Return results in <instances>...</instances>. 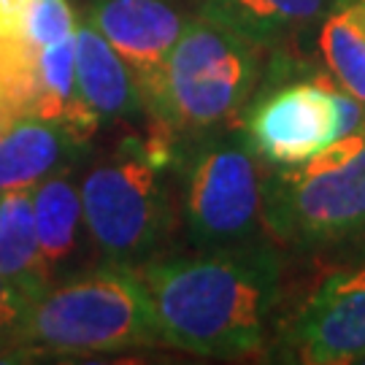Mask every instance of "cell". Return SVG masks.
<instances>
[{
    "instance_id": "52a82bcc",
    "label": "cell",
    "mask_w": 365,
    "mask_h": 365,
    "mask_svg": "<svg viewBox=\"0 0 365 365\" xmlns=\"http://www.w3.org/2000/svg\"><path fill=\"white\" fill-rule=\"evenodd\" d=\"M289 360L365 363V262L327 274L284 330Z\"/></svg>"
},
{
    "instance_id": "30bf717a",
    "label": "cell",
    "mask_w": 365,
    "mask_h": 365,
    "mask_svg": "<svg viewBox=\"0 0 365 365\" xmlns=\"http://www.w3.org/2000/svg\"><path fill=\"white\" fill-rule=\"evenodd\" d=\"M76 87L84 106L101 125L133 117L144 108V95L130 66L114 52V46L95 30L90 19L76 22Z\"/></svg>"
},
{
    "instance_id": "e0dca14e",
    "label": "cell",
    "mask_w": 365,
    "mask_h": 365,
    "mask_svg": "<svg viewBox=\"0 0 365 365\" xmlns=\"http://www.w3.org/2000/svg\"><path fill=\"white\" fill-rule=\"evenodd\" d=\"M19 360H27V354L14 336V327L0 330V363H19Z\"/></svg>"
},
{
    "instance_id": "4fadbf2b",
    "label": "cell",
    "mask_w": 365,
    "mask_h": 365,
    "mask_svg": "<svg viewBox=\"0 0 365 365\" xmlns=\"http://www.w3.org/2000/svg\"><path fill=\"white\" fill-rule=\"evenodd\" d=\"M33 220L38 235L41 265L49 279L52 268L76 252L78 230L84 225L81 211V190L63 173H54L49 179L33 187Z\"/></svg>"
},
{
    "instance_id": "277c9868",
    "label": "cell",
    "mask_w": 365,
    "mask_h": 365,
    "mask_svg": "<svg viewBox=\"0 0 365 365\" xmlns=\"http://www.w3.org/2000/svg\"><path fill=\"white\" fill-rule=\"evenodd\" d=\"M262 225L306 249L365 235V128L262 182Z\"/></svg>"
},
{
    "instance_id": "5bb4252c",
    "label": "cell",
    "mask_w": 365,
    "mask_h": 365,
    "mask_svg": "<svg viewBox=\"0 0 365 365\" xmlns=\"http://www.w3.org/2000/svg\"><path fill=\"white\" fill-rule=\"evenodd\" d=\"M0 274L38 295L46 289L38 235L33 220V190L0 192Z\"/></svg>"
},
{
    "instance_id": "2e32d148",
    "label": "cell",
    "mask_w": 365,
    "mask_h": 365,
    "mask_svg": "<svg viewBox=\"0 0 365 365\" xmlns=\"http://www.w3.org/2000/svg\"><path fill=\"white\" fill-rule=\"evenodd\" d=\"M33 298H36L33 292H27L22 284H16L0 274V330H9L16 325Z\"/></svg>"
},
{
    "instance_id": "9a60e30c",
    "label": "cell",
    "mask_w": 365,
    "mask_h": 365,
    "mask_svg": "<svg viewBox=\"0 0 365 365\" xmlns=\"http://www.w3.org/2000/svg\"><path fill=\"white\" fill-rule=\"evenodd\" d=\"M317 43L330 76L365 103V0H333Z\"/></svg>"
},
{
    "instance_id": "7c38bea8",
    "label": "cell",
    "mask_w": 365,
    "mask_h": 365,
    "mask_svg": "<svg viewBox=\"0 0 365 365\" xmlns=\"http://www.w3.org/2000/svg\"><path fill=\"white\" fill-rule=\"evenodd\" d=\"M325 9L327 0H209L206 14L257 46H276L314 25Z\"/></svg>"
},
{
    "instance_id": "8992f818",
    "label": "cell",
    "mask_w": 365,
    "mask_h": 365,
    "mask_svg": "<svg viewBox=\"0 0 365 365\" xmlns=\"http://www.w3.org/2000/svg\"><path fill=\"white\" fill-rule=\"evenodd\" d=\"M184 214L197 247L247 244L262 222V182L249 146L220 141L195 157Z\"/></svg>"
},
{
    "instance_id": "ba28073f",
    "label": "cell",
    "mask_w": 365,
    "mask_h": 365,
    "mask_svg": "<svg viewBox=\"0 0 365 365\" xmlns=\"http://www.w3.org/2000/svg\"><path fill=\"white\" fill-rule=\"evenodd\" d=\"M339 138L330 81H292L265 95L247 117V144L279 168L300 165Z\"/></svg>"
},
{
    "instance_id": "7a4b0ae2",
    "label": "cell",
    "mask_w": 365,
    "mask_h": 365,
    "mask_svg": "<svg viewBox=\"0 0 365 365\" xmlns=\"http://www.w3.org/2000/svg\"><path fill=\"white\" fill-rule=\"evenodd\" d=\"M27 360L36 354H114L160 346L163 336L144 276L111 265L46 287L14 325Z\"/></svg>"
},
{
    "instance_id": "ac0fdd59",
    "label": "cell",
    "mask_w": 365,
    "mask_h": 365,
    "mask_svg": "<svg viewBox=\"0 0 365 365\" xmlns=\"http://www.w3.org/2000/svg\"><path fill=\"white\" fill-rule=\"evenodd\" d=\"M3 128H6V122H3V119H0V133H3Z\"/></svg>"
},
{
    "instance_id": "6da1fadb",
    "label": "cell",
    "mask_w": 365,
    "mask_h": 365,
    "mask_svg": "<svg viewBox=\"0 0 365 365\" xmlns=\"http://www.w3.org/2000/svg\"><path fill=\"white\" fill-rule=\"evenodd\" d=\"M144 284L165 346L203 357L260 352L279 300V257L265 247H222L157 260Z\"/></svg>"
},
{
    "instance_id": "5b68a950",
    "label": "cell",
    "mask_w": 365,
    "mask_h": 365,
    "mask_svg": "<svg viewBox=\"0 0 365 365\" xmlns=\"http://www.w3.org/2000/svg\"><path fill=\"white\" fill-rule=\"evenodd\" d=\"M81 211L92 244L111 265H133L163 241L168 200L144 144L125 141L81 182Z\"/></svg>"
},
{
    "instance_id": "3957f363",
    "label": "cell",
    "mask_w": 365,
    "mask_h": 365,
    "mask_svg": "<svg viewBox=\"0 0 365 365\" xmlns=\"http://www.w3.org/2000/svg\"><path fill=\"white\" fill-rule=\"evenodd\" d=\"M257 43L209 14L184 25L144 106L168 130H206L241 111L260 71Z\"/></svg>"
},
{
    "instance_id": "8fae6325",
    "label": "cell",
    "mask_w": 365,
    "mask_h": 365,
    "mask_svg": "<svg viewBox=\"0 0 365 365\" xmlns=\"http://www.w3.org/2000/svg\"><path fill=\"white\" fill-rule=\"evenodd\" d=\"M78 144L73 133L52 119H11L0 133V192L33 190L63 168Z\"/></svg>"
},
{
    "instance_id": "9c48e42d",
    "label": "cell",
    "mask_w": 365,
    "mask_h": 365,
    "mask_svg": "<svg viewBox=\"0 0 365 365\" xmlns=\"http://www.w3.org/2000/svg\"><path fill=\"white\" fill-rule=\"evenodd\" d=\"M87 19L130 66L141 95L157 81L187 25L168 0H95Z\"/></svg>"
}]
</instances>
